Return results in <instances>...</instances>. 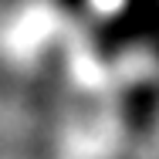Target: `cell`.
<instances>
[{"label": "cell", "mask_w": 159, "mask_h": 159, "mask_svg": "<svg viewBox=\"0 0 159 159\" xmlns=\"http://www.w3.org/2000/svg\"><path fill=\"white\" fill-rule=\"evenodd\" d=\"M119 122L132 139H149L159 129V78H135L119 92Z\"/></svg>", "instance_id": "obj_1"}, {"label": "cell", "mask_w": 159, "mask_h": 159, "mask_svg": "<svg viewBox=\"0 0 159 159\" xmlns=\"http://www.w3.org/2000/svg\"><path fill=\"white\" fill-rule=\"evenodd\" d=\"M85 37H88L92 54L102 64H115V61H122L125 54H132L139 48L135 37H132V31H129V24L119 17V10L115 14H105V17H95L85 27Z\"/></svg>", "instance_id": "obj_2"}, {"label": "cell", "mask_w": 159, "mask_h": 159, "mask_svg": "<svg viewBox=\"0 0 159 159\" xmlns=\"http://www.w3.org/2000/svg\"><path fill=\"white\" fill-rule=\"evenodd\" d=\"M119 17L129 24L139 48H152L159 41V0H122Z\"/></svg>", "instance_id": "obj_3"}, {"label": "cell", "mask_w": 159, "mask_h": 159, "mask_svg": "<svg viewBox=\"0 0 159 159\" xmlns=\"http://www.w3.org/2000/svg\"><path fill=\"white\" fill-rule=\"evenodd\" d=\"M54 7L61 10L64 17L78 20V17H88V10H92V0H54Z\"/></svg>", "instance_id": "obj_4"}, {"label": "cell", "mask_w": 159, "mask_h": 159, "mask_svg": "<svg viewBox=\"0 0 159 159\" xmlns=\"http://www.w3.org/2000/svg\"><path fill=\"white\" fill-rule=\"evenodd\" d=\"M149 54H152V61H156V68H159V41L152 44V48H149Z\"/></svg>", "instance_id": "obj_5"}]
</instances>
